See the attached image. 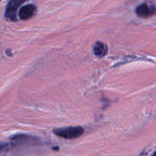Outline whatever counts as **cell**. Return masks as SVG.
<instances>
[{
  "instance_id": "1",
  "label": "cell",
  "mask_w": 156,
  "mask_h": 156,
  "mask_svg": "<svg viewBox=\"0 0 156 156\" xmlns=\"http://www.w3.org/2000/svg\"><path fill=\"white\" fill-rule=\"evenodd\" d=\"M84 129L81 126H69L53 129V133L57 136L66 140H74L79 138L83 134Z\"/></svg>"
},
{
  "instance_id": "2",
  "label": "cell",
  "mask_w": 156,
  "mask_h": 156,
  "mask_svg": "<svg viewBox=\"0 0 156 156\" xmlns=\"http://www.w3.org/2000/svg\"><path fill=\"white\" fill-rule=\"evenodd\" d=\"M27 0H9L5 9V17L11 21H17V12L18 9L24 2Z\"/></svg>"
},
{
  "instance_id": "3",
  "label": "cell",
  "mask_w": 156,
  "mask_h": 156,
  "mask_svg": "<svg viewBox=\"0 0 156 156\" xmlns=\"http://www.w3.org/2000/svg\"><path fill=\"white\" fill-rule=\"evenodd\" d=\"M136 13L140 18H149L156 13V6L143 3L136 8Z\"/></svg>"
},
{
  "instance_id": "4",
  "label": "cell",
  "mask_w": 156,
  "mask_h": 156,
  "mask_svg": "<svg viewBox=\"0 0 156 156\" xmlns=\"http://www.w3.org/2000/svg\"><path fill=\"white\" fill-rule=\"evenodd\" d=\"M37 11V7L33 4H28L23 6L18 12V16L21 20H27L31 18Z\"/></svg>"
},
{
  "instance_id": "5",
  "label": "cell",
  "mask_w": 156,
  "mask_h": 156,
  "mask_svg": "<svg viewBox=\"0 0 156 156\" xmlns=\"http://www.w3.org/2000/svg\"><path fill=\"white\" fill-rule=\"evenodd\" d=\"M93 51L94 53L98 57H103L108 53V49L105 44L101 41H98L95 43L93 47Z\"/></svg>"
},
{
  "instance_id": "6",
  "label": "cell",
  "mask_w": 156,
  "mask_h": 156,
  "mask_svg": "<svg viewBox=\"0 0 156 156\" xmlns=\"http://www.w3.org/2000/svg\"><path fill=\"white\" fill-rule=\"evenodd\" d=\"M8 146V144L5 143H0V152H2V151L4 150L5 149L6 147Z\"/></svg>"
},
{
  "instance_id": "7",
  "label": "cell",
  "mask_w": 156,
  "mask_h": 156,
  "mask_svg": "<svg viewBox=\"0 0 156 156\" xmlns=\"http://www.w3.org/2000/svg\"><path fill=\"white\" fill-rule=\"evenodd\" d=\"M152 156H156V152H155V153L153 154V155H152Z\"/></svg>"
},
{
  "instance_id": "8",
  "label": "cell",
  "mask_w": 156,
  "mask_h": 156,
  "mask_svg": "<svg viewBox=\"0 0 156 156\" xmlns=\"http://www.w3.org/2000/svg\"><path fill=\"white\" fill-rule=\"evenodd\" d=\"M0 1H1V0H0Z\"/></svg>"
}]
</instances>
